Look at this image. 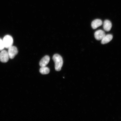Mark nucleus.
<instances>
[{"instance_id": "nucleus-11", "label": "nucleus", "mask_w": 121, "mask_h": 121, "mask_svg": "<svg viewBox=\"0 0 121 121\" xmlns=\"http://www.w3.org/2000/svg\"><path fill=\"white\" fill-rule=\"evenodd\" d=\"M4 48V47L3 40L0 38V51L3 50Z\"/></svg>"}, {"instance_id": "nucleus-6", "label": "nucleus", "mask_w": 121, "mask_h": 121, "mask_svg": "<svg viewBox=\"0 0 121 121\" xmlns=\"http://www.w3.org/2000/svg\"><path fill=\"white\" fill-rule=\"evenodd\" d=\"M50 60V57L49 56H45L40 60L39 63L40 66L41 67L46 66L49 63Z\"/></svg>"}, {"instance_id": "nucleus-8", "label": "nucleus", "mask_w": 121, "mask_h": 121, "mask_svg": "<svg viewBox=\"0 0 121 121\" xmlns=\"http://www.w3.org/2000/svg\"><path fill=\"white\" fill-rule=\"evenodd\" d=\"M112 24L108 20H105L104 22L103 28L104 30L107 31H109L111 30L112 27Z\"/></svg>"}, {"instance_id": "nucleus-2", "label": "nucleus", "mask_w": 121, "mask_h": 121, "mask_svg": "<svg viewBox=\"0 0 121 121\" xmlns=\"http://www.w3.org/2000/svg\"><path fill=\"white\" fill-rule=\"evenodd\" d=\"M4 48L8 49L13 45V40L11 36L7 35L4 36L3 40Z\"/></svg>"}, {"instance_id": "nucleus-7", "label": "nucleus", "mask_w": 121, "mask_h": 121, "mask_svg": "<svg viewBox=\"0 0 121 121\" xmlns=\"http://www.w3.org/2000/svg\"><path fill=\"white\" fill-rule=\"evenodd\" d=\"M103 22L102 20L99 19H96L92 22L91 23L92 28L94 29H96L102 25Z\"/></svg>"}, {"instance_id": "nucleus-10", "label": "nucleus", "mask_w": 121, "mask_h": 121, "mask_svg": "<svg viewBox=\"0 0 121 121\" xmlns=\"http://www.w3.org/2000/svg\"><path fill=\"white\" fill-rule=\"evenodd\" d=\"M40 72L42 74H47L50 72V69L49 68L46 66H43L40 68Z\"/></svg>"}, {"instance_id": "nucleus-9", "label": "nucleus", "mask_w": 121, "mask_h": 121, "mask_svg": "<svg viewBox=\"0 0 121 121\" xmlns=\"http://www.w3.org/2000/svg\"><path fill=\"white\" fill-rule=\"evenodd\" d=\"M113 38V36L111 34L105 35L101 40V43L103 44L108 43L112 40Z\"/></svg>"}, {"instance_id": "nucleus-5", "label": "nucleus", "mask_w": 121, "mask_h": 121, "mask_svg": "<svg viewBox=\"0 0 121 121\" xmlns=\"http://www.w3.org/2000/svg\"><path fill=\"white\" fill-rule=\"evenodd\" d=\"M105 35V32L101 30H98L95 33V38L98 40H102Z\"/></svg>"}, {"instance_id": "nucleus-3", "label": "nucleus", "mask_w": 121, "mask_h": 121, "mask_svg": "<svg viewBox=\"0 0 121 121\" xmlns=\"http://www.w3.org/2000/svg\"><path fill=\"white\" fill-rule=\"evenodd\" d=\"M8 49V52L9 57L10 59H13L18 54V50L17 48L16 47L12 45Z\"/></svg>"}, {"instance_id": "nucleus-4", "label": "nucleus", "mask_w": 121, "mask_h": 121, "mask_svg": "<svg viewBox=\"0 0 121 121\" xmlns=\"http://www.w3.org/2000/svg\"><path fill=\"white\" fill-rule=\"evenodd\" d=\"M9 58L8 52L5 50L1 51L0 53V61L3 63H6L8 61Z\"/></svg>"}, {"instance_id": "nucleus-1", "label": "nucleus", "mask_w": 121, "mask_h": 121, "mask_svg": "<svg viewBox=\"0 0 121 121\" xmlns=\"http://www.w3.org/2000/svg\"><path fill=\"white\" fill-rule=\"evenodd\" d=\"M52 59L55 63L56 70L59 71L61 70L63 65V60L61 56L58 54H54L53 56Z\"/></svg>"}]
</instances>
